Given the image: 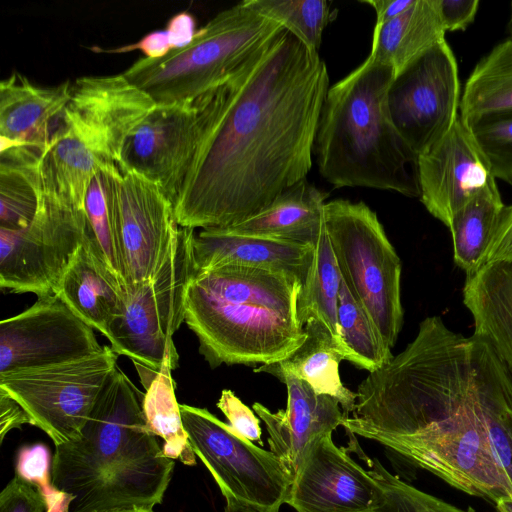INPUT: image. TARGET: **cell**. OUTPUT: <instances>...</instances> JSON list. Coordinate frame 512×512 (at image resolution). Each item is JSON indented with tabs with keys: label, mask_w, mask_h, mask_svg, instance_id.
Masks as SVG:
<instances>
[{
	"label": "cell",
	"mask_w": 512,
	"mask_h": 512,
	"mask_svg": "<svg viewBox=\"0 0 512 512\" xmlns=\"http://www.w3.org/2000/svg\"><path fill=\"white\" fill-rule=\"evenodd\" d=\"M328 89L318 52L283 29L201 95L203 131L174 202L179 226L237 224L307 179Z\"/></svg>",
	"instance_id": "cell-1"
},
{
	"label": "cell",
	"mask_w": 512,
	"mask_h": 512,
	"mask_svg": "<svg viewBox=\"0 0 512 512\" xmlns=\"http://www.w3.org/2000/svg\"><path fill=\"white\" fill-rule=\"evenodd\" d=\"M341 426L469 495L495 501L512 493L488 438L470 338L438 316L359 384Z\"/></svg>",
	"instance_id": "cell-2"
},
{
	"label": "cell",
	"mask_w": 512,
	"mask_h": 512,
	"mask_svg": "<svg viewBox=\"0 0 512 512\" xmlns=\"http://www.w3.org/2000/svg\"><path fill=\"white\" fill-rule=\"evenodd\" d=\"M143 397L117 367L81 437L55 447L51 482L74 496L69 512L153 509L162 503L175 462L148 429Z\"/></svg>",
	"instance_id": "cell-3"
},
{
	"label": "cell",
	"mask_w": 512,
	"mask_h": 512,
	"mask_svg": "<svg viewBox=\"0 0 512 512\" xmlns=\"http://www.w3.org/2000/svg\"><path fill=\"white\" fill-rule=\"evenodd\" d=\"M302 281L289 273L237 265L195 271L185 323L211 368L269 364L306 335L297 317Z\"/></svg>",
	"instance_id": "cell-4"
},
{
	"label": "cell",
	"mask_w": 512,
	"mask_h": 512,
	"mask_svg": "<svg viewBox=\"0 0 512 512\" xmlns=\"http://www.w3.org/2000/svg\"><path fill=\"white\" fill-rule=\"evenodd\" d=\"M392 66L369 58L329 87L313 153L334 188L366 187L420 197L418 155L400 135L389 110Z\"/></svg>",
	"instance_id": "cell-5"
},
{
	"label": "cell",
	"mask_w": 512,
	"mask_h": 512,
	"mask_svg": "<svg viewBox=\"0 0 512 512\" xmlns=\"http://www.w3.org/2000/svg\"><path fill=\"white\" fill-rule=\"evenodd\" d=\"M123 73L82 76L38 163L39 192L85 209L92 178L120 166L125 143L155 106Z\"/></svg>",
	"instance_id": "cell-6"
},
{
	"label": "cell",
	"mask_w": 512,
	"mask_h": 512,
	"mask_svg": "<svg viewBox=\"0 0 512 512\" xmlns=\"http://www.w3.org/2000/svg\"><path fill=\"white\" fill-rule=\"evenodd\" d=\"M283 26L242 1L197 30L187 46L139 58L123 75L156 104L194 100L224 82Z\"/></svg>",
	"instance_id": "cell-7"
},
{
	"label": "cell",
	"mask_w": 512,
	"mask_h": 512,
	"mask_svg": "<svg viewBox=\"0 0 512 512\" xmlns=\"http://www.w3.org/2000/svg\"><path fill=\"white\" fill-rule=\"evenodd\" d=\"M324 218L342 280L393 348L403 324L402 266L377 214L362 201L336 199L325 203Z\"/></svg>",
	"instance_id": "cell-8"
},
{
	"label": "cell",
	"mask_w": 512,
	"mask_h": 512,
	"mask_svg": "<svg viewBox=\"0 0 512 512\" xmlns=\"http://www.w3.org/2000/svg\"><path fill=\"white\" fill-rule=\"evenodd\" d=\"M194 236V229L181 227L177 244L159 272L125 286L122 311L107 339L118 355L134 364L159 371L166 358H179L172 337L185 321L188 288L196 271Z\"/></svg>",
	"instance_id": "cell-9"
},
{
	"label": "cell",
	"mask_w": 512,
	"mask_h": 512,
	"mask_svg": "<svg viewBox=\"0 0 512 512\" xmlns=\"http://www.w3.org/2000/svg\"><path fill=\"white\" fill-rule=\"evenodd\" d=\"M104 345L94 354L50 366L0 374V388L29 414L55 447L75 441L117 366Z\"/></svg>",
	"instance_id": "cell-10"
},
{
	"label": "cell",
	"mask_w": 512,
	"mask_h": 512,
	"mask_svg": "<svg viewBox=\"0 0 512 512\" xmlns=\"http://www.w3.org/2000/svg\"><path fill=\"white\" fill-rule=\"evenodd\" d=\"M180 412L193 452L226 502L258 512H279L292 480L277 456L241 437L205 408L180 404Z\"/></svg>",
	"instance_id": "cell-11"
},
{
	"label": "cell",
	"mask_w": 512,
	"mask_h": 512,
	"mask_svg": "<svg viewBox=\"0 0 512 512\" xmlns=\"http://www.w3.org/2000/svg\"><path fill=\"white\" fill-rule=\"evenodd\" d=\"M85 209L40 193L31 223L0 229V286L37 297L53 294L88 236Z\"/></svg>",
	"instance_id": "cell-12"
},
{
	"label": "cell",
	"mask_w": 512,
	"mask_h": 512,
	"mask_svg": "<svg viewBox=\"0 0 512 512\" xmlns=\"http://www.w3.org/2000/svg\"><path fill=\"white\" fill-rule=\"evenodd\" d=\"M460 101L457 61L446 40L398 74L388 93L392 121L418 156L451 130Z\"/></svg>",
	"instance_id": "cell-13"
},
{
	"label": "cell",
	"mask_w": 512,
	"mask_h": 512,
	"mask_svg": "<svg viewBox=\"0 0 512 512\" xmlns=\"http://www.w3.org/2000/svg\"><path fill=\"white\" fill-rule=\"evenodd\" d=\"M106 169L115 194L126 285L148 280L177 244L181 227L174 205L143 176L119 166Z\"/></svg>",
	"instance_id": "cell-14"
},
{
	"label": "cell",
	"mask_w": 512,
	"mask_h": 512,
	"mask_svg": "<svg viewBox=\"0 0 512 512\" xmlns=\"http://www.w3.org/2000/svg\"><path fill=\"white\" fill-rule=\"evenodd\" d=\"M102 347L90 325L48 294L0 322V374L67 362Z\"/></svg>",
	"instance_id": "cell-15"
},
{
	"label": "cell",
	"mask_w": 512,
	"mask_h": 512,
	"mask_svg": "<svg viewBox=\"0 0 512 512\" xmlns=\"http://www.w3.org/2000/svg\"><path fill=\"white\" fill-rule=\"evenodd\" d=\"M203 123L199 98L155 104L128 137L119 167L156 184L174 205L195 156Z\"/></svg>",
	"instance_id": "cell-16"
},
{
	"label": "cell",
	"mask_w": 512,
	"mask_h": 512,
	"mask_svg": "<svg viewBox=\"0 0 512 512\" xmlns=\"http://www.w3.org/2000/svg\"><path fill=\"white\" fill-rule=\"evenodd\" d=\"M383 496L376 472L362 468L327 433L310 444L286 504L296 512H368Z\"/></svg>",
	"instance_id": "cell-17"
},
{
	"label": "cell",
	"mask_w": 512,
	"mask_h": 512,
	"mask_svg": "<svg viewBox=\"0 0 512 512\" xmlns=\"http://www.w3.org/2000/svg\"><path fill=\"white\" fill-rule=\"evenodd\" d=\"M420 200L447 227L481 192L498 188L490 166L460 116L451 130L418 156Z\"/></svg>",
	"instance_id": "cell-18"
},
{
	"label": "cell",
	"mask_w": 512,
	"mask_h": 512,
	"mask_svg": "<svg viewBox=\"0 0 512 512\" xmlns=\"http://www.w3.org/2000/svg\"><path fill=\"white\" fill-rule=\"evenodd\" d=\"M287 388V407L272 412L255 402L253 411L268 432L270 451L282 463L293 481L312 442L342 424L345 414L339 401L316 392L306 381L286 373L277 378Z\"/></svg>",
	"instance_id": "cell-19"
},
{
	"label": "cell",
	"mask_w": 512,
	"mask_h": 512,
	"mask_svg": "<svg viewBox=\"0 0 512 512\" xmlns=\"http://www.w3.org/2000/svg\"><path fill=\"white\" fill-rule=\"evenodd\" d=\"M72 83L40 87L14 71L0 83V137L44 151L69 102Z\"/></svg>",
	"instance_id": "cell-20"
},
{
	"label": "cell",
	"mask_w": 512,
	"mask_h": 512,
	"mask_svg": "<svg viewBox=\"0 0 512 512\" xmlns=\"http://www.w3.org/2000/svg\"><path fill=\"white\" fill-rule=\"evenodd\" d=\"M313 253L314 246L235 235L219 228L202 229L193 240L197 271L237 265L286 272L302 283Z\"/></svg>",
	"instance_id": "cell-21"
},
{
	"label": "cell",
	"mask_w": 512,
	"mask_h": 512,
	"mask_svg": "<svg viewBox=\"0 0 512 512\" xmlns=\"http://www.w3.org/2000/svg\"><path fill=\"white\" fill-rule=\"evenodd\" d=\"M124 288L97 256L87 236L72 257L54 294L106 338L120 315Z\"/></svg>",
	"instance_id": "cell-22"
},
{
	"label": "cell",
	"mask_w": 512,
	"mask_h": 512,
	"mask_svg": "<svg viewBox=\"0 0 512 512\" xmlns=\"http://www.w3.org/2000/svg\"><path fill=\"white\" fill-rule=\"evenodd\" d=\"M328 194L304 179L283 191L259 213L228 227L227 233L314 246L325 227Z\"/></svg>",
	"instance_id": "cell-23"
},
{
	"label": "cell",
	"mask_w": 512,
	"mask_h": 512,
	"mask_svg": "<svg viewBox=\"0 0 512 512\" xmlns=\"http://www.w3.org/2000/svg\"><path fill=\"white\" fill-rule=\"evenodd\" d=\"M303 330L306 337L296 350L282 360L258 366L254 372L276 378L293 374L316 392L336 398L345 416H349L355 409L357 394L343 385L339 374L340 362L349 361L346 348L317 318H310Z\"/></svg>",
	"instance_id": "cell-24"
},
{
	"label": "cell",
	"mask_w": 512,
	"mask_h": 512,
	"mask_svg": "<svg viewBox=\"0 0 512 512\" xmlns=\"http://www.w3.org/2000/svg\"><path fill=\"white\" fill-rule=\"evenodd\" d=\"M463 302L474 334L491 345L512 375V261H492L466 276Z\"/></svg>",
	"instance_id": "cell-25"
},
{
	"label": "cell",
	"mask_w": 512,
	"mask_h": 512,
	"mask_svg": "<svg viewBox=\"0 0 512 512\" xmlns=\"http://www.w3.org/2000/svg\"><path fill=\"white\" fill-rule=\"evenodd\" d=\"M469 338L488 438L512 488V375L485 339L475 334Z\"/></svg>",
	"instance_id": "cell-26"
},
{
	"label": "cell",
	"mask_w": 512,
	"mask_h": 512,
	"mask_svg": "<svg viewBox=\"0 0 512 512\" xmlns=\"http://www.w3.org/2000/svg\"><path fill=\"white\" fill-rule=\"evenodd\" d=\"M434 0H415L406 11L374 28L367 58L393 67L395 77L431 47L445 40Z\"/></svg>",
	"instance_id": "cell-27"
},
{
	"label": "cell",
	"mask_w": 512,
	"mask_h": 512,
	"mask_svg": "<svg viewBox=\"0 0 512 512\" xmlns=\"http://www.w3.org/2000/svg\"><path fill=\"white\" fill-rule=\"evenodd\" d=\"M512 112V39L496 45L468 77L459 106L464 123Z\"/></svg>",
	"instance_id": "cell-28"
},
{
	"label": "cell",
	"mask_w": 512,
	"mask_h": 512,
	"mask_svg": "<svg viewBox=\"0 0 512 512\" xmlns=\"http://www.w3.org/2000/svg\"><path fill=\"white\" fill-rule=\"evenodd\" d=\"M505 206L498 188H492L475 196L453 216L448 228L452 234L454 262L466 276L484 265Z\"/></svg>",
	"instance_id": "cell-29"
},
{
	"label": "cell",
	"mask_w": 512,
	"mask_h": 512,
	"mask_svg": "<svg viewBox=\"0 0 512 512\" xmlns=\"http://www.w3.org/2000/svg\"><path fill=\"white\" fill-rule=\"evenodd\" d=\"M177 366L178 360L171 357L164 360L156 377L145 389L142 409L148 429L164 440V455L194 466L196 455L183 426L180 404L175 395L176 383L172 378V370Z\"/></svg>",
	"instance_id": "cell-30"
},
{
	"label": "cell",
	"mask_w": 512,
	"mask_h": 512,
	"mask_svg": "<svg viewBox=\"0 0 512 512\" xmlns=\"http://www.w3.org/2000/svg\"><path fill=\"white\" fill-rule=\"evenodd\" d=\"M340 286L341 274L324 227L314 245L312 263L298 295L297 317L303 327L310 318L321 320L342 344L337 317Z\"/></svg>",
	"instance_id": "cell-31"
},
{
	"label": "cell",
	"mask_w": 512,
	"mask_h": 512,
	"mask_svg": "<svg viewBox=\"0 0 512 512\" xmlns=\"http://www.w3.org/2000/svg\"><path fill=\"white\" fill-rule=\"evenodd\" d=\"M84 206L93 250L125 289L115 194L107 169L92 178Z\"/></svg>",
	"instance_id": "cell-32"
},
{
	"label": "cell",
	"mask_w": 512,
	"mask_h": 512,
	"mask_svg": "<svg viewBox=\"0 0 512 512\" xmlns=\"http://www.w3.org/2000/svg\"><path fill=\"white\" fill-rule=\"evenodd\" d=\"M337 317L341 342L349 354V362L370 373L392 359L391 349L366 311L352 297L342 278Z\"/></svg>",
	"instance_id": "cell-33"
},
{
	"label": "cell",
	"mask_w": 512,
	"mask_h": 512,
	"mask_svg": "<svg viewBox=\"0 0 512 512\" xmlns=\"http://www.w3.org/2000/svg\"><path fill=\"white\" fill-rule=\"evenodd\" d=\"M36 158L0 161V229L27 227L38 207L39 183Z\"/></svg>",
	"instance_id": "cell-34"
},
{
	"label": "cell",
	"mask_w": 512,
	"mask_h": 512,
	"mask_svg": "<svg viewBox=\"0 0 512 512\" xmlns=\"http://www.w3.org/2000/svg\"><path fill=\"white\" fill-rule=\"evenodd\" d=\"M257 12L278 22L309 49L318 52L334 14L326 0H246Z\"/></svg>",
	"instance_id": "cell-35"
},
{
	"label": "cell",
	"mask_w": 512,
	"mask_h": 512,
	"mask_svg": "<svg viewBox=\"0 0 512 512\" xmlns=\"http://www.w3.org/2000/svg\"><path fill=\"white\" fill-rule=\"evenodd\" d=\"M464 124L494 178L512 185V112L487 115Z\"/></svg>",
	"instance_id": "cell-36"
},
{
	"label": "cell",
	"mask_w": 512,
	"mask_h": 512,
	"mask_svg": "<svg viewBox=\"0 0 512 512\" xmlns=\"http://www.w3.org/2000/svg\"><path fill=\"white\" fill-rule=\"evenodd\" d=\"M370 462L371 468L384 486V496L379 504L368 512H474L471 508L460 509L411 486L388 472L377 459Z\"/></svg>",
	"instance_id": "cell-37"
},
{
	"label": "cell",
	"mask_w": 512,
	"mask_h": 512,
	"mask_svg": "<svg viewBox=\"0 0 512 512\" xmlns=\"http://www.w3.org/2000/svg\"><path fill=\"white\" fill-rule=\"evenodd\" d=\"M51 467L50 451L43 443L22 446L17 452L16 475L37 486L42 494L53 487Z\"/></svg>",
	"instance_id": "cell-38"
},
{
	"label": "cell",
	"mask_w": 512,
	"mask_h": 512,
	"mask_svg": "<svg viewBox=\"0 0 512 512\" xmlns=\"http://www.w3.org/2000/svg\"><path fill=\"white\" fill-rule=\"evenodd\" d=\"M47 508L38 487L16 474L0 493V512H46Z\"/></svg>",
	"instance_id": "cell-39"
},
{
	"label": "cell",
	"mask_w": 512,
	"mask_h": 512,
	"mask_svg": "<svg viewBox=\"0 0 512 512\" xmlns=\"http://www.w3.org/2000/svg\"><path fill=\"white\" fill-rule=\"evenodd\" d=\"M217 407L228 420L231 428L241 437L252 442H261V428L259 419L254 412L245 405L233 391L223 389L217 401Z\"/></svg>",
	"instance_id": "cell-40"
},
{
	"label": "cell",
	"mask_w": 512,
	"mask_h": 512,
	"mask_svg": "<svg viewBox=\"0 0 512 512\" xmlns=\"http://www.w3.org/2000/svg\"><path fill=\"white\" fill-rule=\"evenodd\" d=\"M176 44L171 31L166 27L163 30H155L143 36L137 42L115 48L90 47L97 53L118 54L131 51H141L149 59H159L176 50Z\"/></svg>",
	"instance_id": "cell-41"
},
{
	"label": "cell",
	"mask_w": 512,
	"mask_h": 512,
	"mask_svg": "<svg viewBox=\"0 0 512 512\" xmlns=\"http://www.w3.org/2000/svg\"><path fill=\"white\" fill-rule=\"evenodd\" d=\"M434 3L446 32L465 30L473 23L480 4L478 0H434Z\"/></svg>",
	"instance_id": "cell-42"
},
{
	"label": "cell",
	"mask_w": 512,
	"mask_h": 512,
	"mask_svg": "<svg viewBox=\"0 0 512 512\" xmlns=\"http://www.w3.org/2000/svg\"><path fill=\"white\" fill-rule=\"evenodd\" d=\"M512 261V205H506L489 246L485 263Z\"/></svg>",
	"instance_id": "cell-43"
},
{
	"label": "cell",
	"mask_w": 512,
	"mask_h": 512,
	"mask_svg": "<svg viewBox=\"0 0 512 512\" xmlns=\"http://www.w3.org/2000/svg\"><path fill=\"white\" fill-rule=\"evenodd\" d=\"M25 424L33 425L29 414L9 393L0 388V443H3L12 429Z\"/></svg>",
	"instance_id": "cell-44"
},
{
	"label": "cell",
	"mask_w": 512,
	"mask_h": 512,
	"mask_svg": "<svg viewBox=\"0 0 512 512\" xmlns=\"http://www.w3.org/2000/svg\"><path fill=\"white\" fill-rule=\"evenodd\" d=\"M166 27L171 31L177 49L190 44L197 32L194 16L186 11L172 16Z\"/></svg>",
	"instance_id": "cell-45"
},
{
	"label": "cell",
	"mask_w": 512,
	"mask_h": 512,
	"mask_svg": "<svg viewBox=\"0 0 512 512\" xmlns=\"http://www.w3.org/2000/svg\"><path fill=\"white\" fill-rule=\"evenodd\" d=\"M361 2L374 8L376 12L375 28H380L406 11L415 0H363Z\"/></svg>",
	"instance_id": "cell-46"
},
{
	"label": "cell",
	"mask_w": 512,
	"mask_h": 512,
	"mask_svg": "<svg viewBox=\"0 0 512 512\" xmlns=\"http://www.w3.org/2000/svg\"><path fill=\"white\" fill-rule=\"evenodd\" d=\"M47 502L46 512H69L70 504L74 496L57 490L54 486L43 494Z\"/></svg>",
	"instance_id": "cell-47"
},
{
	"label": "cell",
	"mask_w": 512,
	"mask_h": 512,
	"mask_svg": "<svg viewBox=\"0 0 512 512\" xmlns=\"http://www.w3.org/2000/svg\"><path fill=\"white\" fill-rule=\"evenodd\" d=\"M495 506L497 512H512V493L498 498Z\"/></svg>",
	"instance_id": "cell-48"
},
{
	"label": "cell",
	"mask_w": 512,
	"mask_h": 512,
	"mask_svg": "<svg viewBox=\"0 0 512 512\" xmlns=\"http://www.w3.org/2000/svg\"><path fill=\"white\" fill-rule=\"evenodd\" d=\"M223 512H258L246 506L239 505L234 502H226Z\"/></svg>",
	"instance_id": "cell-49"
},
{
	"label": "cell",
	"mask_w": 512,
	"mask_h": 512,
	"mask_svg": "<svg viewBox=\"0 0 512 512\" xmlns=\"http://www.w3.org/2000/svg\"><path fill=\"white\" fill-rule=\"evenodd\" d=\"M106 512H154L153 509H147V508H127V509H117V510H110Z\"/></svg>",
	"instance_id": "cell-50"
},
{
	"label": "cell",
	"mask_w": 512,
	"mask_h": 512,
	"mask_svg": "<svg viewBox=\"0 0 512 512\" xmlns=\"http://www.w3.org/2000/svg\"><path fill=\"white\" fill-rule=\"evenodd\" d=\"M509 38L512 39V3H511V14L508 22Z\"/></svg>",
	"instance_id": "cell-51"
}]
</instances>
